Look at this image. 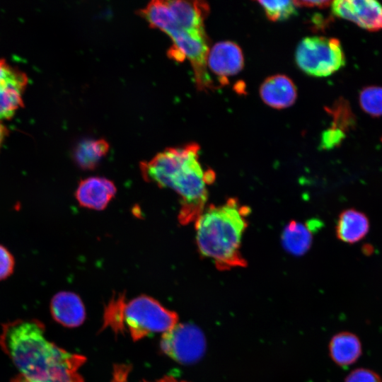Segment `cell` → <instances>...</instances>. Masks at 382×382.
<instances>
[{
	"mask_svg": "<svg viewBox=\"0 0 382 382\" xmlns=\"http://www.w3.org/2000/svg\"><path fill=\"white\" fill-rule=\"evenodd\" d=\"M45 329L35 319L5 323L0 335L1 347L30 382H83L78 371L85 357L48 341Z\"/></svg>",
	"mask_w": 382,
	"mask_h": 382,
	"instance_id": "6da1fadb",
	"label": "cell"
},
{
	"mask_svg": "<svg viewBox=\"0 0 382 382\" xmlns=\"http://www.w3.org/2000/svg\"><path fill=\"white\" fill-rule=\"evenodd\" d=\"M199 151L196 143L170 147L140 164L144 180L171 189L179 195L178 218L182 225L195 221L203 212L208 198L207 186L215 180L214 171L202 168Z\"/></svg>",
	"mask_w": 382,
	"mask_h": 382,
	"instance_id": "7a4b0ae2",
	"label": "cell"
},
{
	"mask_svg": "<svg viewBox=\"0 0 382 382\" xmlns=\"http://www.w3.org/2000/svg\"><path fill=\"white\" fill-rule=\"evenodd\" d=\"M250 209L238 199L205 208L195 222L196 243L201 255L212 260L221 271L247 265L241 252Z\"/></svg>",
	"mask_w": 382,
	"mask_h": 382,
	"instance_id": "3957f363",
	"label": "cell"
},
{
	"mask_svg": "<svg viewBox=\"0 0 382 382\" xmlns=\"http://www.w3.org/2000/svg\"><path fill=\"white\" fill-rule=\"evenodd\" d=\"M139 13L151 27L162 30L170 37L173 44L168 52L170 58L180 62L186 59L190 61L199 90L213 88L214 83L207 71L209 47L206 33L190 32L182 28L175 21L166 1H152Z\"/></svg>",
	"mask_w": 382,
	"mask_h": 382,
	"instance_id": "277c9868",
	"label": "cell"
},
{
	"mask_svg": "<svg viewBox=\"0 0 382 382\" xmlns=\"http://www.w3.org/2000/svg\"><path fill=\"white\" fill-rule=\"evenodd\" d=\"M106 323L113 329L127 331L134 340L151 334L166 332L178 324V315L150 296H139L125 301L114 299L106 311Z\"/></svg>",
	"mask_w": 382,
	"mask_h": 382,
	"instance_id": "5b68a950",
	"label": "cell"
},
{
	"mask_svg": "<svg viewBox=\"0 0 382 382\" xmlns=\"http://www.w3.org/2000/svg\"><path fill=\"white\" fill-rule=\"evenodd\" d=\"M295 60L303 72L318 77L330 76L345 64L340 42L322 36L303 38L296 47Z\"/></svg>",
	"mask_w": 382,
	"mask_h": 382,
	"instance_id": "8992f818",
	"label": "cell"
},
{
	"mask_svg": "<svg viewBox=\"0 0 382 382\" xmlns=\"http://www.w3.org/2000/svg\"><path fill=\"white\" fill-rule=\"evenodd\" d=\"M161 346L163 351L174 360L185 364L195 362L204 354L205 339L195 325L177 324L163 333Z\"/></svg>",
	"mask_w": 382,
	"mask_h": 382,
	"instance_id": "52a82bcc",
	"label": "cell"
},
{
	"mask_svg": "<svg viewBox=\"0 0 382 382\" xmlns=\"http://www.w3.org/2000/svg\"><path fill=\"white\" fill-rule=\"evenodd\" d=\"M332 11L337 17L352 21L369 30L382 29V5L374 0L332 1Z\"/></svg>",
	"mask_w": 382,
	"mask_h": 382,
	"instance_id": "ba28073f",
	"label": "cell"
},
{
	"mask_svg": "<svg viewBox=\"0 0 382 382\" xmlns=\"http://www.w3.org/2000/svg\"><path fill=\"white\" fill-rule=\"evenodd\" d=\"M28 83L25 74L0 59V119H8L23 105V92Z\"/></svg>",
	"mask_w": 382,
	"mask_h": 382,
	"instance_id": "9c48e42d",
	"label": "cell"
},
{
	"mask_svg": "<svg viewBox=\"0 0 382 382\" xmlns=\"http://www.w3.org/2000/svg\"><path fill=\"white\" fill-rule=\"evenodd\" d=\"M207 67L219 76L221 84H226L227 77L239 73L244 64V58L240 47L231 41L216 43L209 50Z\"/></svg>",
	"mask_w": 382,
	"mask_h": 382,
	"instance_id": "30bf717a",
	"label": "cell"
},
{
	"mask_svg": "<svg viewBox=\"0 0 382 382\" xmlns=\"http://www.w3.org/2000/svg\"><path fill=\"white\" fill-rule=\"evenodd\" d=\"M117 192L110 180L103 177H89L80 181L75 191L79 204L84 208L103 210L106 208Z\"/></svg>",
	"mask_w": 382,
	"mask_h": 382,
	"instance_id": "8fae6325",
	"label": "cell"
},
{
	"mask_svg": "<svg viewBox=\"0 0 382 382\" xmlns=\"http://www.w3.org/2000/svg\"><path fill=\"white\" fill-rule=\"evenodd\" d=\"M260 94L263 102L270 107L283 109L294 103L297 91L291 79L283 74H276L262 83Z\"/></svg>",
	"mask_w": 382,
	"mask_h": 382,
	"instance_id": "7c38bea8",
	"label": "cell"
},
{
	"mask_svg": "<svg viewBox=\"0 0 382 382\" xmlns=\"http://www.w3.org/2000/svg\"><path fill=\"white\" fill-rule=\"evenodd\" d=\"M175 21L183 29L195 33H204V21L209 7L202 1H166Z\"/></svg>",
	"mask_w": 382,
	"mask_h": 382,
	"instance_id": "4fadbf2b",
	"label": "cell"
},
{
	"mask_svg": "<svg viewBox=\"0 0 382 382\" xmlns=\"http://www.w3.org/2000/svg\"><path fill=\"white\" fill-rule=\"evenodd\" d=\"M50 310L53 318L65 327L80 325L85 319L84 306L78 295L70 291H61L51 301Z\"/></svg>",
	"mask_w": 382,
	"mask_h": 382,
	"instance_id": "5bb4252c",
	"label": "cell"
},
{
	"mask_svg": "<svg viewBox=\"0 0 382 382\" xmlns=\"http://www.w3.org/2000/svg\"><path fill=\"white\" fill-rule=\"evenodd\" d=\"M321 226V222L318 220H310L306 224L291 221L282 232L283 248L291 255H304L311 246L313 233Z\"/></svg>",
	"mask_w": 382,
	"mask_h": 382,
	"instance_id": "9a60e30c",
	"label": "cell"
},
{
	"mask_svg": "<svg viewBox=\"0 0 382 382\" xmlns=\"http://www.w3.org/2000/svg\"><path fill=\"white\" fill-rule=\"evenodd\" d=\"M362 352L359 338L349 332L335 335L329 343V354L332 361L339 366L354 364Z\"/></svg>",
	"mask_w": 382,
	"mask_h": 382,
	"instance_id": "2e32d148",
	"label": "cell"
},
{
	"mask_svg": "<svg viewBox=\"0 0 382 382\" xmlns=\"http://www.w3.org/2000/svg\"><path fill=\"white\" fill-rule=\"evenodd\" d=\"M369 221L366 216L354 209L341 213L337 225V236L341 241L353 243L361 239L368 232Z\"/></svg>",
	"mask_w": 382,
	"mask_h": 382,
	"instance_id": "e0dca14e",
	"label": "cell"
},
{
	"mask_svg": "<svg viewBox=\"0 0 382 382\" xmlns=\"http://www.w3.org/2000/svg\"><path fill=\"white\" fill-rule=\"evenodd\" d=\"M109 144L103 139H84L74 150V160L84 170L95 169L109 151Z\"/></svg>",
	"mask_w": 382,
	"mask_h": 382,
	"instance_id": "ac0fdd59",
	"label": "cell"
},
{
	"mask_svg": "<svg viewBox=\"0 0 382 382\" xmlns=\"http://www.w3.org/2000/svg\"><path fill=\"white\" fill-rule=\"evenodd\" d=\"M267 17L272 21H282L294 15L296 5L294 1H258Z\"/></svg>",
	"mask_w": 382,
	"mask_h": 382,
	"instance_id": "d6986e66",
	"label": "cell"
},
{
	"mask_svg": "<svg viewBox=\"0 0 382 382\" xmlns=\"http://www.w3.org/2000/svg\"><path fill=\"white\" fill-rule=\"evenodd\" d=\"M361 108L373 116L382 115V88L369 86L364 88L359 95Z\"/></svg>",
	"mask_w": 382,
	"mask_h": 382,
	"instance_id": "ffe728a7",
	"label": "cell"
},
{
	"mask_svg": "<svg viewBox=\"0 0 382 382\" xmlns=\"http://www.w3.org/2000/svg\"><path fill=\"white\" fill-rule=\"evenodd\" d=\"M331 113L333 115L335 125L332 127H337L342 131H345L352 124L353 119L350 110L346 106L345 102H340L332 110Z\"/></svg>",
	"mask_w": 382,
	"mask_h": 382,
	"instance_id": "44dd1931",
	"label": "cell"
},
{
	"mask_svg": "<svg viewBox=\"0 0 382 382\" xmlns=\"http://www.w3.org/2000/svg\"><path fill=\"white\" fill-rule=\"evenodd\" d=\"M345 137L344 131L332 127L323 132L320 146L325 149H332L340 144Z\"/></svg>",
	"mask_w": 382,
	"mask_h": 382,
	"instance_id": "7402d4cb",
	"label": "cell"
},
{
	"mask_svg": "<svg viewBox=\"0 0 382 382\" xmlns=\"http://www.w3.org/2000/svg\"><path fill=\"white\" fill-rule=\"evenodd\" d=\"M15 260L11 252L0 245V281L8 278L13 272Z\"/></svg>",
	"mask_w": 382,
	"mask_h": 382,
	"instance_id": "603a6c76",
	"label": "cell"
},
{
	"mask_svg": "<svg viewBox=\"0 0 382 382\" xmlns=\"http://www.w3.org/2000/svg\"><path fill=\"white\" fill-rule=\"evenodd\" d=\"M345 382H382V379L375 371L359 368L353 370L346 377Z\"/></svg>",
	"mask_w": 382,
	"mask_h": 382,
	"instance_id": "cb8c5ba5",
	"label": "cell"
},
{
	"mask_svg": "<svg viewBox=\"0 0 382 382\" xmlns=\"http://www.w3.org/2000/svg\"><path fill=\"white\" fill-rule=\"evenodd\" d=\"M296 6L324 8L329 6L330 1H294Z\"/></svg>",
	"mask_w": 382,
	"mask_h": 382,
	"instance_id": "d4e9b609",
	"label": "cell"
},
{
	"mask_svg": "<svg viewBox=\"0 0 382 382\" xmlns=\"http://www.w3.org/2000/svg\"><path fill=\"white\" fill-rule=\"evenodd\" d=\"M6 134V129L0 123V146Z\"/></svg>",
	"mask_w": 382,
	"mask_h": 382,
	"instance_id": "484cf974",
	"label": "cell"
},
{
	"mask_svg": "<svg viewBox=\"0 0 382 382\" xmlns=\"http://www.w3.org/2000/svg\"><path fill=\"white\" fill-rule=\"evenodd\" d=\"M11 382H30V381H27L24 377H23L21 374H19L15 378H13Z\"/></svg>",
	"mask_w": 382,
	"mask_h": 382,
	"instance_id": "4316f807",
	"label": "cell"
}]
</instances>
